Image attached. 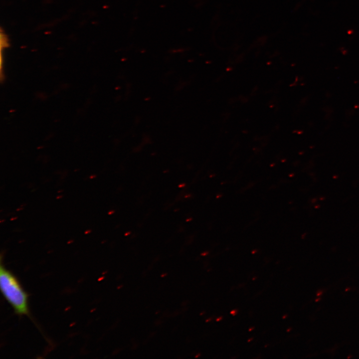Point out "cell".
I'll return each instance as SVG.
<instances>
[{
	"mask_svg": "<svg viewBox=\"0 0 359 359\" xmlns=\"http://www.w3.org/2000/svg\"><path fill=\"white\" fill-rule=\"evenodd\" d=\"M320 300V299H317V300H316V301H318V300Z\"/></svg>",
	"mask_w": 359,
	"mask_h": 359,
	"instance_id": "3",
	"label": "cell"
},
{
	"mask_svg": "<svg viewBox=\"0 0 359 359\" xmlns=\"http://www.w3.org/2000/svg\"><path fill=\"white\" fill-rule=\"evenodd\" d=\"M0 287L2 294L18 316L30 318L28 307V295L16 277L0 262Z\"/></svg>",
	"mask_w": 359,
	"mask_h": 359,
	"instance_id": "1",
	"label": "cell"
},
{
	"mask_svg": "<svg viewBox=\"0 0 359 359\" xmlns=\"http://www.w3.org/2000/svg\"><path fill=\"white\" fill-rule=\"evenodd\" d=\"M322 294V292L319 291V292H318V293L317 294V296H320Z\"/></svg>",
	"mask_w": 359,
	"mask_h": 359,
	"instance_id": "2",
	"label": "cell"
}]
</instances>
